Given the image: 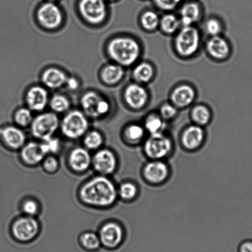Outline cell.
<instances>
[{"label": "cell", "mask_w": 252, "mask_h": 252, "mask_svg": "<svg viewBox=\"0 0 252 252\" xmlns=\"http://www.w3.org/2000/svg\"><path fill=\"white\" fill-rule=\"evenodd\" d=\"M117 190L112 181L104 175L92 178L80 188L79 197L85 204L107 208L116 201Z\"/></svg>", "instance_id": "6da1fadb"}, {"label": "cell", "mask_w": 252, "mask_h": 252, "mask_svg": "<svg viewBox=\"0 0 252 252\" xmlns=\"http://www.w3.org/2000/svg\"><path fill=\"white\" fill-rule=\"evenodd\" d=\"M107 51L109 57L117 64L128 66L138 60L140 49L138 43L133 39L118 37L109 41Z\"/></svg>", "instance_id": "7a4b0ae2"}, {"label": "cell", "mask_w": 252, "mask_h": 252, "mask_svg": "<svg viewBox=\"0 0 252 252\" xmlns=\"http://www.w3.org/2000/svg\"><path fill=\"white\" fill-rule=\"evenodd\" d=\"M63 135L70 139H77L87 133L89 128L88 117L84 112L73 110L63 117L60 124Z\"/></svg>", "instance_id": "3957f363"}, {"label": "cell", "mask_w": 252, "mask_h": 252, "mask_svg": "<svg viewBox=\"0 0 252 252\" xmlns=\"http://www.w3.org/2000/svg\"><path fill=\"white\" fill-rule=\"evenodd\" d=\"M31 126L32 135L43 141L52 138L60 126V122L55 112H46L33 119Z\"/></svg>", "instance_id": "277c9868"}, {"label": "cell", "mask_w": 252, "mask_h": 252, "mask_svg": "<svg viewBox=\"0 0 252 252\" xmlns=\"http://www.w3.org/2000/svg\"><path fill=\"white\" fill-rule=\"evenodd\" d=\"M78 8L82 18L92 25H98L106 18V0H79Z\"/></svg>", "instance_id": "5b68a950"}, {"label": "cell", "mask_w": 252, "mask_h": 252, "mask_svg": "<svg viewBox=\"0 0 252 252\" xmlns=\"http://www.w3.org/2000/svg\"><path fill=\"white\" fill-rule=\"evenodd\" d=\"M83 112L92 119H99L109 113L110 104L101 94L89 92L83 95L80 100Z\"/></svg>", "instance_id": "8992f818"}, {"label": "cell", "mask_w": 252, "mask_h": 252, "mask_svg": "<svg viewBox=\"0 0 252 252\" xmlns=\"http://www.w3.org/2000/svg\"><path fill=\"white\" fill-rule=\"evenodd\" d=\"M40 224L33 217L19 218L12 225L11 232L14 239L22 243L33 241L40 232Z\"/></svg>", "instance_id": "52a82bcc"}, {"label": "cell", "mask_w": 252, "mask_h": 252, "mask_svg": "<svg viewBox=\"0 0 252 252\" xmlns=\"http://www.w3.org/2000/svg\"><path fill=\"white\" fill-rule=\"evenodd\" d=\"M39 24L48 30H54L61 25L63 21L62 11L55 2L46 1L36 11Z\"/></svg>", "instance_id": "ba28073f"}, {"label": "cell", "mask_w": 252, "mask_h": 252, "mask_svg": "<svg viewBox=\"0 0 252 252\" xmlns=\"http://www.w3.org/2000/svg\"><path fill=\"white\" fill-rule=\"evenodd\" d=\"M176 48L180 55L188 56L196 52L199 45V34L192 27H185L176 38Z\"/></svg>", "instance_id": "9c48e42d"}, {"label": "cell", "mask_w": 252, "mask_h": 252, "mask_svg": "<svg viewBox=\"0 0 252 252\" xmlns=\"http://www.w3.org/2000/svg\"><path fill=\"white\" fill-rule=\"evenodd\" d=\"M172 148V141L162 133L151 134L144 144V151L147 156L154 159L165 158Z\"/></svg>", "instance_id": "30bf717a"}, {"label": "cell", "mask_w": 252, "mask_h": 252, "mask_svg": "<svg viewBox=\"0 0 252 252\" xmlns=\"http://www.w3.org/2000/svg\"><path fill=\"white\" fill-rule=\"evenodd\" d=\"M101 246L110 250L118 248L124 238L121 225L116 222H107L99 230L98 234Z\"/></svg>", "instance_id": "8fae6325"}, {"label": "cell", "mask_w": 252, "mask_h": 252, "mask_svg": "<svg viewBox=\"0 0 252 252\" xmlns=\"http://www.w3.org/2000/svg\"><path fill=\"white\" fill-rule=\"evenodd\" d=\"M94 170L101 175H108L116 170L117 160L113 152L109 149H102L97 151L92 158Z\"/></svg>", "instance_id": "7c38bea8"}, {"label": "cell", "mask_w": 252, "mask_h": 252, "mask_svg": "<svg viewBox=\"0 0 252 252\" xmlns=\"http://www.w3.org/2000/svg\"><path fill=\"white\" fill-rule=\"evenodd\" d=\"M68 165L71 169L77 173L85 172L90 168L92 158L88 149L83 148L73 149L68 158Z\"/></svg>", "instance_id": "4fadbf2b"}, {"label": "cell", "mask_w": 252, "mask_h": 252, "mask_svg": "<svg viewBox=\"0 0 252 252\" xmlns=\"http://www.w3.org/2000/svg\"><path fill=\"white\" fill-rule=\"evenodd\" d=\"M26 100L28 108L31 111H42L48 103V93L45 88L33 86L27 92Z\"/></svg>", "instance_id": "5bb4252c"}, {"label": "cell", "mask_w": 252, "mask_h": 252, "mask_svg": "<svg viewBox=\"0 0 252 252\" xmlns=\"http://www.w3.org/2000/svg\"><path fill=\"white\" fill-rule=\"evenodd\" d=\"M169 169L165 163L161 161L149 162L143 170V175L148 182L153 184H160L167 178Z\"/></svg>", "instance_id": "9a60e30c"}, {"label": "cell", "mask_w": 252, "mask_h": 252, "mask_svg": "<svg viewBox=\"0 0 252 252\" xmlns=\"http://www.w3.org/2000/svg\"><path fill=\"white\" fill-rule=\"evenodd\" d=\"M1 136L4 144L9 149L18 150L25 145L26 134L18 127L8 126L1 129Z\"/></svg>", "instance_id": "2e32d148"}, {"label": "cell", "mask_w": 252, "mask_h": 252, "mask_svg": "<svg viewBox=\"0 0 252 252\" xmlns=\"http://www.w3.org/2000/svg\"><path fill=\"white\" fill-rule=\"evenodd\" d=\"M46 154L44 153L41 143L31 142L25 144L21 148V158L22 160L26 165L34 166L38 165L45 158Z\"/></svg>", "instance_id": "e0dca14e"}, {"label": "cell", "mask_w": 252, "mask_h": 252, "mask_svg": "<svg viewBox=\"0 0 252 252\" xmlns=\"http://www.w3.org/2000/svg\"><path fill=\"white\" fill-rule=\"evenodd\" d=\"M126 103L131 108L138 109L143 107L148 101V94L143 87L131 84L126 88L124 94Z\"/></svg>", "instance_id": "ac0fdd59"}, {"label": "cell", "mask_w": 252, "mask_h": 252, "mask_svg": "<svg viewBox=\"0 0 252 252\" xmlns=\"http://www.w3.org/2000/svg\"><path fill=\"white\" fill-rule=\"evenodd\" d=\"M67 76L63 70L56 67L46 68L41 75L43 84L48 89L56 90L65 84Z\"/></svg>", "instance_id": "d6986e66"}, {"label": "cell", "mask_w": 252, "mask_h": 252, "mask_svg": "<svg viewBox=\"0 0 252 252\" xmlns=\"http://www.w3.org/2000/svg\"><path fill=\"white\" fill-rule=\"evenodd\" d=\"M204 139V132L201 127L192 126L188 127L183 132L182 143L185 148L194 150L201 145Z\"/></svg>", "instance_id": "ffe728a7"}, {"label": "cell", "mask_w": 252, "mask_h": 252, "mask_svg": "<svg viewBox=\"0 0 252 252\" xmlns=\"http://www.w3.org/2000/svg\"><path fill=\"white\" fill-rule=\"evenodd\" d=\"M195 93L192 88L188 85H181L174 90L172 99L176 106L183 107L189 106L194 101Z\"/></svg>", "instance_id": "44dd1931"}, {"label": "cell", "mask_w": 252, "mask_h": 252, "mask_svg": "<svg viewBox=\"0 0 252 252\" xmlns=\"http://www.w3.org/2000/svg\"><path fill=\"white\" fill-rule=\"evenodd\" d=\"M207 51L212 57L218 60H222L228 55L229 48L228 44L224 38L214 36L207 43Z\"/></svg>", "instance_id": "7402d4cb"}, {"label": "cell", "mask_w": 252, "mask_h": 252, "mask_svg": "<svg viewBox=\"0 0 252 252\" xmlns=\"http://www.w3.org/2000/svg\"><path fill=\"white\" fill-rule=\"evenodd\" d=\"M124 75V70L119 64H109L105 66L101 72V78L105 84H117Z\"/></svg>", "instance_id": "603a6c76"}, {"label": "cell", "mask_w": 252, "mask_h": 252, "mask_svg": "<svg viewBox=\"0 0 252 252\" xmlns=\"http://www.w3.org/2000/svg\"><path fill=\"white\" fill-rule=\"evenodd\" d=\"M181 14H182L181 23L185 27L190 26L199 18V7L197 3L190 2L183 6L182 10H181Z\"/></svg>", "instance_id": "cb8c5ba5"}, {"label": "cell", "mask_w": 252, "mask_h": 252, "mask_svg": "<svg viewBox=\"0 0 252 252\" xmlns=\"http://www.w3.org/2000/svg\"><path fill=\"white\" fill-rule=\"evenodd\" d=\"M79 242L81 246L87 251H96L101 246L98 235L93 232H86L81 235Z\"/></svg>", "instance_id": "d4e9b609"}, {"label": "cell", "mask_w": 252, "mask_h": 252, "mask_svg": "<svg viewBox=\"0 0 252 252\" xmlns=\"http://www.w3.org/2000/svg\"><path fill=\"white\" fill-rule=\"evenodd\" d=\"M104 138L100 132L94 130L85 134L83 143L85 148L89 150H96L103 144Z\"/></svg>", "instance_id": "484cf974"}, {"label": "cell", "mask_w": 252, "mask_h": 252, "mask_svg": "<svg viewBox=\"0 0 252 252\" xmlns=\"http://www.w3.org/2000/svg\"><path fill=\"white\" fill-rule=\"evenodd\" d=\"M153 67L147 63H141L137 65L133 71L134 78L139 82H148L153 78Z\"/></svg>", "instance_id": "4316f807"}, {"label": "cell", "mask_w": 252, "mask_h": 252, "mask_svg": "<svg viewBox=\"0 0 252 252\" xmlns=\"http://www.w3.org/2000/svg\"><path fill=\"white\" fill-rule=\"evenodd\" d=\"M50 106L55 113L61 114L68 111L70 104L67 97L62 94H56L51 99Z\"/></svg>", "instance_id": "83f0119b"}, {"label": "cell", "mask_w": 252, "mask_h": 252, "mask_svg": "<svg viewBox=\"0 0 252 252\" xmlns=\"http://www.w3.org/2000/svg\"><path fill=\"white\" fill-rule=\"evenodd\" d=\"M33 119L31 110L26 107L17 110L14 114V121L19 126L26 127L30 126Z\"/></svg>", "instance_id": "f1b7e54d"}, {"label": "cell", "mask_w": 252, "mask_h": 252, "mask_svg": "<svg viewBox=\"0 0 252 252\" xmlns=\"http://www.w3.org/2000/svg\"><path fill=\"white\" fill-rule=\"evenodd\" d=\"M145 126L151 134L160 133H162L161 129L163 128V122L158 115L152 114L147 118Z\"/></svg>", "instance_id": "f546056e"}, {"label": "cell", "mask_w": 252, "mask_h": 252, "mask_svg": "<svg viewBox=\"0 0 252 252\" xmlns=\"http://www.w3.org/2000/svg\"><path fill=\"white\" fill-rule=\"evenodd\" d=\"M192 119L195 123L200 126H205L209 123L210 119V113L209 109L203 106L195 107L192 112Z\"/></svg>", "instance_id": "4dcf8cb0"}, {"label": "cell", "mask_w": 252, "mask_h": 252, "mask_svg": "<svg viewBox=\"0 0 252 252\" xmlns=\"http://www.w3.org/2000/svg\"><path fill=\"white\" fill-rule=\"evenodd\" d=\"M180 22L177 17L173 14H167L163 17L160 21V26L162 30L167 33H174L179 28Z\"/></svg>", "instance_id": "1f68e13d"}, {"label": "cell", "mask_w": 252, "mask_h": 252, "mask_svg": "<svg viewBox=\"0 0 252 252\" xmlns=\"http://www.w3.org/2000/svg\"><path fill=\"white\" fill-rule=\"evenodd\" d=\"M125 134L129 141L136 143L143 138L144 130L143 127L138 125H131L126 129Z\"/></svg>", "instance_id": "d6a6232c"}, {"label": "cell", "mask_w": 252, "mask_h": 252, "mask_svg": "<svg viewBox=\"0 0 252 252\" xmlns=\"http://www.w3.org/2000/svg\"><path fill=\"white\" fill-rule=\"evenodd\" d=\"M141 22L144 28L147 30L153 31L158 28L159 19L154 12L147 11L142 16Z\"/></svg>", "instance_id": "836d02e7"}, {"label": "cell", "mask_w": 252, "mask_h": 252, "mask_svg": "<svg viewBox=\"0 0 252 252\" xmlns=\"http://www.w3.org/2000/svg\"><path fill=\"white\" fill-rule=\"evenodd\" d=\"M138 189L136 185L130 182L124 183L120 187L119 194L122 199L131 200L135 197Z\"/></svg>", "instance_id": "e575fe53"}, {"label": "cell", "mask_w": 252, "mask_h": 252, "mask_svg": "<svg viewBox=\"0 0 252 252\" xmlns=\"http://www.w3.org/2000/svg\"><path fill=\"white\" fill-rule=\"evenodd\" d=\"M41 148H42L44 153L46 155L50 154H56L60 151L61 148V143L58 138H51L47 140L43 141L41 143Z\"/></svg>", "instance_id": "d590c367"}, {"label": "cell", "mask_w": 252, "mask_h": 252, "mask_svg": "<svg viewBox=\"0 0 252 252\" xmlns=\"http://www.w3.org/2000/svg\"><path fill=\"white\" fill-rule=\"evenodd\" d=\"M43 166L44 170L46 172L54 173L58 170L59 167H60V163H59L57 158H56L55 156H49L46 158L45 157V158H44Z\"/></svg>", "instance_id": "8d00e7d4"}, {"label": "cell", "mask_w": 252, "mask_h": 252, "mask_svg": "<svg viewBox=\"0 0 252 252\" xmlns=\"http://www.w3.org/2000/svg\"><path fill=\"white\" fill-rule=\"evenodd\" d=\"M22 209L27 216L33 217L38 213L39 205L35 200L29 199L23 203Z\"/></svg>", "instance_id": "74e56055"}, {"label": "cell", "mask_w": 252, "mask_h": 252, "mask_svg": "<svg viewBox=\"0 0 252 252\" xmlns=\"http://www.w3.org/2000/svg\"><path fill=\"white\" fill-rule=\"evenodd\" d=\"M205 29L208 33L212 36H217L221 31V24L217 19H212L207 21Z\"/></svg>", "instance_id": "f35d334b"}, {"label": "cell", "mask_w": 252, "mask_h": 252, "mask_svg": "<svg viewBox=\"0 0 252 252\" xmlns=\"http://www.w3.org/2000/svg\"><path fill=\"white\" fill-rule=\"evenodd\" d=\"M182 0H154L156 5L163 10H171L175 8Z\"/></svg>", "instance_id": "ab89813d"}, {"label": "cell", "mask_w": 252, "mask_h": 252, "mask_svg": "<svg viewBox=\"0 0 252 252\" xmlns=\"http://www.w3.org/2000/svg\"><path fill=\"white\" fill-rule=\"evenodd\" d=\"M160 114L162 118L170 119L173 118L177 114V109L172 105L165 104L161 107Z\"/></svg>", "instance_id": "60d3db41"}, {"label": "cell", "mask_w": 252, "mask_h": 252, "mask_svg": "<svg viewBox=\"0 0 252 252\" xmlns=\"http://www.w3.org/2000/svg\"><path fill=\"white\" fill-rule=\"evenodd\" d=\"M238 252H252V240H246L239 245Z\"/></svg>", "instance_id": "b9f144b4"}, {"label": "cell", "mask_w": 252, "mask_h": 252, "mask_svg": "<svg viewBox=\"0 0 252 252\" xmlns=\"http://www.w3.org/2000/svg\"><path fill=\"white\" fill-rule=\"evenodd\" d=\"M66 86L67 87L68 89L71 90H75L78 89L79 87V82L75 77L68 78L66 80L65 84Z\"/></svg>", "instance_id": "7bdbcfd3"}, {"label": "cell", "mask_w": 252, "mask_h": 252, "mask_svg": "<svg viewBox=\"0 0 252 252\" xmlns=\"http://www.w3.org/2000/svg\"><path fill=\"white\" fill-rule=\"evenodd\" d=\"M49 1L55 2L56 1H58V0H48Z\"/></svg>", "instance_id": "ee69618b"}, {"label": "cell", "mask_w": 252, "mask_h": 252, "mask_svg": "<svg viewBox=\"0 0 252 252\" xmlns=\"http://www.w3.org/2000/svg\"><path fill=\"white\" fill-rule=\"evenodd\" d=\"M107 1H115V0H107Z\"/></svg>", "instance_id": "f6af8a7d"}]
</instances>
